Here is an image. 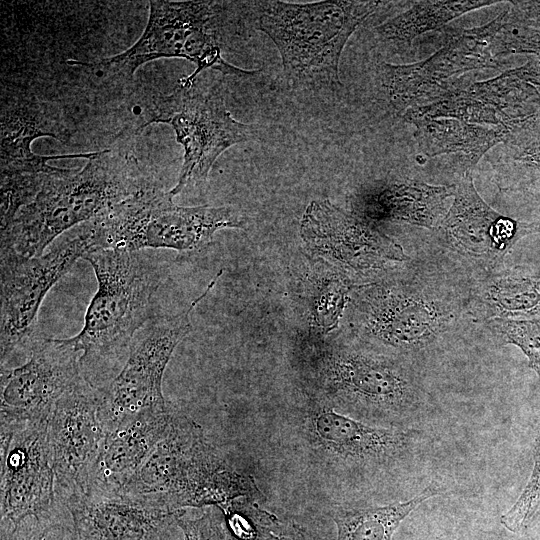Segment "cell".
Segmentation results:
<instances>
[{
  "instance_id": "cell-18",
  "label": "cell",
  "mask_w": 540,
  "mask_h": 540,
  "mask_svg": "<svg viewBox=\"0 0 540 540\" xmlns=\"http://www.w3.org/2000/svg\"><path fill=\"white\" fill-rule=\"evenodd\" d=\"M361 308L368 334L396 348L424 345L443 322L442 314L430 301L397 287L367 291Z\"/></svg>"
},
{
  "instance_id": "cell-3",
  "label": "cell",
  "mask_w": 540,
  "mask_h": 540,
  "mask_svg": "<svg viewBox=\"0 0 540 540\" xmlns=\"http://www.w3.org/2000/svg\"><path fill=\"white\" fill-rule=\"evenodd\" d=\"M382 1L326 0L305 4L254 1L257 28L275 44L287 82L298 89L341 85L343 49Z\"/></svg>"
},
{
  "instance_id": "cell-7",
  "label": "cell",
  "mask_w": 540,
  "mask_h": 540,
  "mask_svg": "<svg viewBox=\"0 0 540 540\" xmlns=\"http://www.w3.org/2000/svg\"><path fill=\"white\" fill-rule=\"evenodd\" d=\"M91 250L88 225L56 240L40 256L1 251V367L23 362L36 338L37 317L49 290Z\"/></svg>"
},
{
  "instance_id": "cell-6",
  "label": "cell",
  "mask_w": 540,
  "mask_h": 540,
  "mask_svg": "<svg viewBox=\"0 0 540 540\" xmlns=\"http://www.w3.org/2000/svg\"><path fill=\"white\" fill-rule=\"evenodd\" d=\"M150 123L170 125L184 149L183 164L175 196L186 187L204 183L217 158L233 145L255 140L258 130L242 123L228 111L221 85H204L199 76L157 100L144 126Z\"/></svg>"
},
{
  "instance_id": "cell-14",
  "label": "cell",
  "mask_w": 540,
  "mask_h": 540,
  "mask_svg": "<svg viewBox=\"0 0 540 540\" xmlns=\"http://www.w3.org/2000/svg\"><path fill=\"white\" fill-rule=\"evenodd\" d=\"M75 540H181L180 511L130 493L123 488L92 482L82 494L66 502Z\"/></svg>"
},
{
  "instance_id": "cell-16",
  "label": "cell",
  "mask_w": 540,
  "mask_h": 540,
  "mask_svg": "<svg viewBox=\"0 0 540 540\" xmlns=\"http://www.w3.org/2000/svg\"><path fill=\"white\" fill-rule=\"evenodd\" d=\"M300 235L317 256L356 271L383 269L407 259L402 247L374 223L346 213L325 199L307 206Z\"/></svg>"
},
{
  "instance_id": "cell-13",
  "label": "cell",
  "mask_w": 540,
  "mask_h": 540,
  "mask_svg": "<svg viewBox=\"0 0 540 540\" xmlns=\"http://www.w3.org/2000/svg\"><path fill=\"white\" fill-rule=\"evenodd\" d=\"M79 358L67 338L40 333L23 362L1 367V425L48 421L57 401L81 377Z\"/></svg>"
},
{
  "instance_id": "cell-2",
  "label": "cell",
  "mask_w": 540,
  "mask_h": 540,
  "mask_svg": "<svg viewBox=\"0 0 540 540\" xmlns=\"http://www.w3.org/2000/svg\"><path fill=\"white\" fill-rule=\"evenodd\" d=\"M82 259L95 272L97 290L82 329L67 340L80 353L83 378L103 390L124 366L136 333L155 315L161 277L144 250H91Z\"/></svg>"
},
{
  "instance_id": "cell-9",
  "label": "cell",
  "mask_w": 540,
  "mask_h": 540,
  "mask_svg": "<svg viewBox=\"0 0 540 540\" xmlns=\"http://www.w3.org/2000/svg\"><path fill=\"white\" fill-rule=\"evenodd\" d=\"M222 273L218 272L186 310L173 315L155 314L136 333L124 366L102 390L98 416L105 433L139 413L168 408L162 393L164 372L175 348L192 330L193 309Z\"/></svg>"
},
{
  "instance_id": "cell-17",
  "label": "cell",
  "mask_w": 540,
  "mask_h": 540,
  "mask_svg": "<svg viewBox=\"0 0 540 540\" xmlns=\"http://www.w3.org/2000/svg\"><path fill=\"white\" fill-rule=\"evenodd\" d=\"M507 8L488 24L452 37L448 43L426 60L405 65L381 63L382 82L391 103L406 110L416 99L452 75L473 69L494 68L490 51L493 37L506 22Z\"/></svg>"
},
{
  "instance_id": "cell-4",
  "label": "cell",
  "mask_w": 540,
  "mask_h": 540,
  "mask_svg": "<svg viewBox=\"0 0 540 540\" xmlns=\"http://www.w3.org/2000/svg\"><path fill=\"white\" fill-rule=\"evenodd\" d=\"M173 197L154 184L87 222L91 250L187 252L208 244L220 229L245 228L235 207H183Z\"/></svg>"
},
{
  "instance_id": "cell-21",
  "label": "cell",
  "mask_w": 540,
  "mask_h": 540,
  "mask_svg": "<svg viewBox=\"0 0 540 540\" xmlns=\"http://www.w3.org/2000/svg\"><path fill=\"white\" fill-rule=\"evenodd\" d=\"M455 185L434 186L421 181L388 182L353 198L354 214L374 223L405 222L434 228L446 216V200Z\"/></svg>"
},
{
  "instance_id": "cell-15",
  "label": "cell",
  "mask_w": 540,
  "mask_h": 540,
  "mask_svg": "<svg viewBox=\"0 0 540 540\" xmlns=\"http://www.w3.org/2000/svg\"><path fill=\"white\" fill-rule=\"evenodd\" d=\"M212 445L199 424L173 407L166 434L134 477L120 488L172 511L188 509Z\"/></svg>"
},
{
  "instance_id": "cell-28",
  "label": "cell",
  "mask_w": 540,
  "mask_h": 540,
  "mask_svg": "<svg viewBox=\"0 0 540 540\" xmlns=\"http://www.w3.org/2000/svg\"><path fill=\"white\" fill-rule=\"evenodd\" d=\"M487 299L497 315H540V278L499 279L489 287Z\"/></svg>"
},
{
  "instance_id": "cell-1",
  "label": "cell",
  "mask_w": 540,
  "mask_h": 540,
  "mask_svg": "<svg viewBox=\"0 0 540 540\" xmlns=\"http://www.w3.org/2000/svg\"><path fill=\"white\" fill-rule=\"evenodd\" d=\"M86 159L82 169L56 168L35 198L1 228V251L40 256L67 230L156 184L123 151L105 149L87 153Z\"/></svg>"
},
{
  "instance_id": "cell-20",
  "label": "cell",
  "mask_w": 540,
  "mask_h": 540,
  "mask_svg": "<svg viewBox=\"0 0 540 540\" xmlns=\"http://www.w3.org/2000/svg\"><path fill=\"white\" fill-rule=\"evenodd\" d=\"M404 118L416 127V138L428 156L463 152L477 161L489 148L505 139L507 127L487 128L471 122L454 101L444 100L426 107L409 109Z\"/></svg>"
},
{
  "instance_id": "cell-30",
  "label": "cell",
  "mask_w": 540,
  "mask_h": 540,
  "mask_svg": "<svg viewBox=\"0 0 540 540\" xmlns=\"http://www.w3.org/2000/svg\"><path fill=\"white\" fill-rule=\"evenodd\" d=\"M0 540H75L71 514L62 506L49 516L27 518Z\"/></svg>"
},
{
  "instance_id": "cell-10",
  "label": "cell",
  "mask_w": 540,
  "mask_h": 540,
  "mask_svg": "<svg viewBox=\"0 0 540 540\" xmlns=\"http://www.w3.org/2000/svg\"><path fill=\"white\" fill-rule=\"evenodd\" d=\"M48 421L0 427V537L10 536L27 518L49 516L66 506L56 496L47 442Z\"/></svg>"
},
{
  "instance_id": "cell-5",
  "label": "cell",
  "mask_w": 540,
  "mask_h": 540,
  "mask_svg": "<svg viewBox=\"0 0 540 540\" xmlns=\"http://www.w3.org/2000/svg\"><path fill=\"white\" fill-rule=\"evenodd\" d=\"M220 1L149 2V18L143 34L127 50L87 66L130 78L147 62L160 58H182L192 62L195 70L181 79L194 81L205 69H216L223 75L251 76L222 57L219 27L223 4Z\"/></svg>"
},
{
  "instance_id": "cell-12",
  "label": "cell",
  "mask_w": 540,
  "mask_h": 540,
  "mask_svg": "<svg viewBox=\"0 0 540 540\" xmlns=\"http://www.w3.org/2000/svg\"><path fill=\"white\" fill-rule=\"evenodd\" d=\"M295 422L310 459L325 469L385 463L410 439L408 432L366 424L312 395L295 413Z\"/></svg>"
},
{
  "instance_id": "cell-11",
  "label": "cell",
  "mask_w": 540,
  "mask_h": 540,
  "mask_svg": "<svg viewBox=\"0 0 540 540\" xmlns=\"http://www.w3.org/2000/svg\"><path fill=\"white\" fill-rule=\"evenodd\" d=\"M102 390L83 376L60 397L47 427L49 456L59 502L66 505L92 484L106 433L98 416Z\"/></svg>"
},
{
  "instance_id": "cell-19",
  "label": "cell",
  "mask_w": 540,
  "mask_h": 540,
  "mask_svg": "<svg viewBox=\"0 0 540 540\" xmlns=\"http://www.w3.org/2000/svg\"><path fill=\"white\" fill-rule=\"evenodd\" d=\"M442 224L456 246L477 256L503 252L521 236L540 231L537 224L520 223L493 210L468 173L455 185L454 202Z\"/></svg>"
},
{
  "instance_id": "cell-22",
  "label": "cell",
  "mask_w": 540,
  "mask_h": 540,
  "mask_svg": "<svg viewBox=\"0 0 540 540\" xmlns=\"http://www.w3.org/2000/svg\"><path fill=\"white\" fill-rule=\"evenodd\" d=\"M173 406L149 410L106 433L93 480L123 487L139 471L168 429Z\"/></svg>"
},
{
  "instance_id": "cell-31",
  "label": "cell",
  "mask_w": 540,
  "mask_h": 540,
  "mask_svg": "<svg viewBox=\"0 0 540 540\" xmlns=\"http://www.w3.org/2000/svg\"><path fill=\"white\" fill-rule=\"evenodd\" d=\"M177 524L182 533L181 540H234L218 506L204 507V512L197 517H190L187 509L182 510Z\"/></svg>"
},
{
  "instance_id": "cell-32",
  "label": "cell",
  "mask_w": 540,
  "mask_h": 540,
  "mask_svg": "<svg viewBox=\"0 0 540 540\" xmlns=\"http://www.w3.org/2000/svg\"><path fill=\"white\" fill-rule=\"evenodd\" d=\"M507 342L518 346L529 360V366L540 376V318L506 320L497 318L491 323Z\"/></svg>"
},
{
  "instance_id": "cell-27",
  "label": "cell",
  "mask_w": 540,
  "mask_h": 540,
  "mask_svg": "<svg viewBox=\"0 0 540 540\" xmlns=\"http://www.w3.org/2000/svg\"><path fill=\"white\" fill-rule=\"evenodd\" d=\"M352 286L340 274L322 272L309 286V318L317 333L326 334L338 325Z\"/></svg>"
},
{
  "instance_id": "cell-26",
  "label": "cell",
  "mask_w": 540,
  "mask_h": 540,
  "mask_svg": "<svg viewBox=\"0 0 540 540\" xmlns=\"http://www.w3.org/2000/svg\"><path fill=\"white\" fill-rule=\"evenodd\" d=\"M38 105H24L2 116L1 160L33 155L31 143L40 136L62 138L60 129L52 124Z\"/></svg>"
},
{
  "instance_id": "cell-34",
  "label": "cell",
  "mask_w": 540,
  "mask_h": 540,
  "mask_svg": "<svg viewBox=\"0 0 540 540\" xmlns=\"http://www.w3.org/2000/svg\"><path fill=\"white\" fill-rule=\"evenodd\" d=\"M507 9L508 23L540 29V1H511Z\"/></svg>"
},
{
  "instance_id": "cell-33",
  "label": "cell",
  "mask_w": 540,
  "mask_h": 540,
  "mask_svg": "<svg viewBox=\"0 0 540 540\" xmlns=\"http://www.w3.org/2000/svg\"><path fill=\"white\" fill-rule=\"evenodd\" d=\"M492 56L513 53L540 55V29L508 23L498 30L490 45Z\"/></svg>"
},
{
  "instance_id": "cell-29",
  "label": "cell",
  "mask_w": 540,
  "mask_h": 540,
  "mask_svg": "<svg viewBox=\"0 0 540 540\" xmlns=\"http://www.w3.org/2000/svg\"><path fill=\"white\" fill-rule=\"evenodd\" d=\"M540 514V436L535 442L530 479L514 505L501 516V524L513 533L527 529Z\"/></svg>"
},
{
  "instance_id": "cell-24",
  "label": "cell",
  "mask_w": 540,
  "mask_h": 540,
  "mask_svg": "<svg viewBox=\"0 0 540 540\" xmlns=\"http://www.w3.org/2000/svg\"><path fill=\"white\" fill-rule=\"evenodd\" d=\"M499 2L501 1H420L406 12L376 26L374 32L381 42L411 45L413 40L423 33L440 28L467 12Z\"/></svg>"
},
{
  "instance_id": "cell-8",
  "label": "cell",
  "mask_w": 540,
  "mask_h": 540,
  "mask_svg": "<svg viewBox=\"0 0 540 540\" xmlns=\"http://www.w3.org/2000/svg\"><path fill=\"white\" fill-rule=\"evenodd\" d=\"M313 397L335 410L390 420L414 403L411 377L388 358L346 347H325L309 361Z\"/></svg>"
},
{
  "instance_id": "cell-23",
  "label": "cell",
  "mask_w": 540,
  "mask_h": 540,
  "mask_svg": "<svg viewBox=\"0 0 540 540\" xmlns=\"http://www.w3.org/2000/svg\"><path fill=\"white\" fill-rule=\"evenodd\" d=\"M439 489L428 485L415 497L385 506L333 505L328 516L335 523L336 540H392L401 522Z\"/></svg>"
},
{
  "instance_id": "cell-25",
  "label": "cell",
  "mask_w": 540,
  "mask_h": 540,
  "mask_svg": "<svg viewBox=\"0 0 540 540\" xmlns=\"http://www.w3.org/2000/svg\"><path fill=\"white\" fill-rule=\"evenodd\" d=\"M85 157V154L29 157L1 161V228L11 222L21 208L39 193L57 167L48 161L59 158Z\"/></svg>"
}]
</instances>
